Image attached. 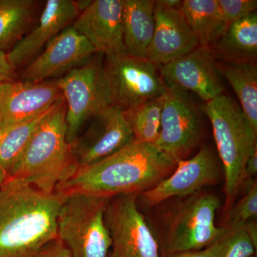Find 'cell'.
I'll use <instances>...</instances> for the list:
<instances>
[{"mask_svg":"<svg viewBox=\"0 0 257 257\" xmlns=\"http://www.w3.org/2000/svg\"><path fill=\"white\" fill-rule=\"evenodd\" d=\"M109 257H112V256H111L110 253H109Z\"/></svg>","mask_w":257,"mask_h":257,"instance_id":"836d02e7","label":"cell"},{"mask_svg":"<svg viewBox=\"0 0 257 257\" xmlns=\"http://www.w3.org/2000/svg\"><path fill=\"white\" fill-rule=\"evenodd\" d=\"M181 11L201 46L211 48L225 31L216 0H184Z\"/></svg>","mask_w":257,"mask_h":257,"instance_id":"603a6c76","label":"cell"},{"mask_svg":"<svg viewBox=\"0 0 257 257\" xmlns=\"http://www.w3.org/2000/svg\"><path fill=\"white\" fill-rule=\"evenodd\" d=\"M246 192L241 199L227 211L221 227L229 229L241 226L248 221L256 219L257 216V183L247 184Z\"/></svg>","mask_w":257,"mask_h":257,"instance_id":"4316f807","label":"cell"},{"mask_svg":"<svg viewBox=\"0 0 257 257\" xmlns=\"http://www.w3.org/2000/svg\"><path fill=\"white\" fill-rule=\"evenodd\" d=\"M104 55L96 53L85 64L55 80L63 95L67 112V141L73 143L87 121L111 105L104 77Z\"/></svg>","mask_w":257,"mask_h":257,"instance_id":"8992f818","label":"cell"},{"mask_svg":"<svg viewBox=\"0 0 257 257\" xmlns=\"http://www.w3.org/2000/svg\"><path fill=\"white\" fill-rule=\"evenodd\" d=\"M103 67L111 105L121 110L165 94L160 69L147 58L127 54L104 56Z\"/></svg>","mask_w":257,"mask_h":257,"instance_id":"ba28073f","label":"cell"},{"mask_svg":"<svg viewBox=\"0 0 257 257\" xmlns=\"http://www.w3.org/2000/svg\"><path fill=\"white\" fill-rule=\"evenodd\" d=\"M219 199L197 192L189 196L172 213L162 241V254L199 251L210 246L226 232L215 224Z\"/></svg>","mask_w":257,"mask_h":257,"instance_id":"52a82bcc","label":"cell"},{"mask_svg":"<svg viewBox=\"0 0 257 257\" xmlns=\"http://www.w3.org/2000/svg\"><path fill=\"white\" fill-rule=\"evenodd\" d=\"M257 173V148L248 156L245 164V175L247 180L256 177Z\"/></svg>","mask_w":257,"mask_h":257,"instance_id":"1f68e13d","label":"cell"},{"mask_svg":"<svg viewBox=\"0 0 257 257\" xmlns=\"http://www.w3.org/2000/svg\"><path fill=\"white\" fill-rule=\"evenodd\" d=\"M64 196L31 187L0 184V257H38L57 239V220Z\"/></svg>","mask_w":257,"mask_h":257,"instance_id":"7a4b0ae2","label":"cell"},{"mask_svg":"<svg viewBox=\"0 0 257 257\" xmlns=\"http://www.w3.org/2000/svg\"><path fill=\"white\" fill-rule=\"evenodd\" d=\"M159 69L165 84L195 93L206 102L223 94L224 86L210 47L199 45Z\"/></svg>","mask_w":257,"mask_h":257,"instance_id":"9a60e30c","label":"cell"},{"mask_svg":"<svg viewBox=\"0 0 257 257\" xmlns=\"http://www.w3.org/2000/svg\"><path fill=\"white\" fill-rule=\"evenodd\" d=\"M154 0H124L123 41L126 54L146 58L155 31Z\"/></svg>","mask_w":257,"mask_h":257,"instance_id":"ffe728a7","label":"cell"},{"mask_svg":"<svg viewBox=\"0 0 257 257\" xmlns=\"http://www.w3.org/2000/svg\"><path fill=\"white\" fill-rule=\"evenodd\" d=\"M219 176L217 157L208 146L195 156L179 161L175 170L153 188L141 194L148 207L158 205L174 197H189L205 186L216 183Z\"/></svg>","mask_w":257,"mask_h":257,"instance_id":"4fadbf2b","label":"cell"},{"mask_svg":"<svg viewBox=\"0 0 257 257\" xmlns=\"http://www.w3.org/2000/svg\"><path fill=\"white\" fill-rule=\"evenodd\" d=\"M256 246L244 224L226 229L219 239L216 257H251L256 255Z\"/></svg>","mask_w":257,"mask_h":257,"instance_id":"484cf974","label":"cell"},{"mask_svg":"<svg viewBox=\"0 0 257 257\" xmlns=\"http://www.w3.org/2000/svg\"><path fill=\"white\" fill-rule=\"evenodd\" d=\"M165 84L160 133L155 145L177 163L200 142L202 111L188 92Z\"/></svg>","mask_w":257,"mask_h":257,"instance_id":"9c48e42d","label":"cell"},{"mask_svg":"<svg viewBox=\"0 0 257 257\" xmlns=\"http://www.w3.org/2000/svg\"><path fill=\"white\" fill-rule=\"evenodd\" d=\"M16 71L12 67L8 55L0 51V82L16 79Z\"/></svg>","mask_w":257,"mask_h":257,"instance_id":"4dcf8cb0","label":"cell"},{"mask_svg":"<svg viewBox=\"0 0 257 257\" xmlns=\"http://www.w3.org/2000/svg\"><path fill=\"white\" fill-rule=\"evenodd\" d=\"M123 11L124 0L89 1L72 25L99 53L125 55Z\"/></svg>","mask_w":257,"mask_h":257,"instance_id":"2e32d148","label":"cell"},{"mask_svg":"<svg viewBox=\"0 0 257 257\" xmlns=\"http://www.w3.org/2000/svg\"><path fill=\"white\" fill-rule=\"evenodd\" d=\"M38 257H73L72 253L60 240H54L47 244Z\"/></svg>","mask_w":257,"mask_h":257,"instance_id":"f1b7e54d","label":"cell"},{"mask_svg":"<svg viewBox=\"0 0 257 257\" xmlns=\"http://www.w3.org/2000/svg\"><path fill=\"white\" fill-rule=\"evenodd\" d=\"M52 107L36 117L0 130V184L6 179L40 121Z\"/></svg>","mask_w":257,"mask_h":257,"instance_id":"cb8c5ba5","label":"cell"},{"mask_svg":"<svg viewBox=\"0 0 257 257\" xmlns=\"http://www.w3.org/2000/svg\"><path fill=\"white\" fill-rule=\"evenodd\" d=\"M218 248H219V240L209 247L199 250V251H182V252L169 253V254H162L160 257H216Z\"/></svg>","mask_w":257,"mask_h":257,"instance_id":"f546056e","label":"cell"},{"mask_svg":"<svg viewBox=\"0 0 257 257\" xmlns=\"http://www.w3.org/2000/svg\"><path fill=\"white\" fill-rule=\"evenodd\" d=\"M219 73L227 79L241 108L253 130L257 132V66L256 62H221Z\"/></svg>","mask_w":257,"mask_h":257,"instance_id":"44dd1931","label":"cell"},{"mask_svg":"<svg viewBox=\"0 0 257 257\" xmlns=\"http://www.w3.org/2000/svg\"><path fill=\"white\" fill-rule=\"evenodd\" d=\"M88 2L47 1L36 26L7 53L8 60L15 70L30 63L54 37L72 25Z\"/></svg>","mask_w":257,"mask_h":257,"instance_id":"e0dca14e","label":"cell"},{"mask_svg":"<svg viewBox=\"0 0 257 257\" xmlns=\"http://www.w3.org/2000/svg\"><path fill=\"white\" fill-rule=\"evenodd\" d=\"M138 194L111 198L105 222L111 238L112 257H160V244L139 211Z\"/></svg>","mask_w":257,"mask_h":257,"instance_id":"30bf717a","label":"cell"},{"mask_svg":"<svg viewBox=\"0 0 257 257\" xmlns=\"http://www.w3.org/2000/svg\"><path fill=\"white\" fill-rule=\"evenodd\" d=\"M163 96L123 111L135 141L155 145L161 130Z\"/></svg>","mask_w":257,"mask_h":257,"instance_id":"d4e9b609","label":"cell"},{"mask_svg":"<svg viewBox=\"0 0 257 257\" xmlns=\"http://www.w3.org/2000/svg\"><path fill=\"white\" fill-rule=\"evenodd\" d=\"M176 166L156 145L135 140L111 156L77 169L57 185L55 192L63 196L84 194L107 199L140 195L168 177Z\"/></svg>","mask_w":257,"mask_h":257,"instance_id":"6da1fadb","label":"cell"},{"mask_svg":"<svg viewBox=\"0 0 257 257\" xmlns=\"http://www.w3.org/2000/svg\"><path fill=\"white\" fill-rule=\"evenodd\" d=\"M66 112L63 97L40 121L4 182L52 194L59 184L75 173L79 167L67 141Z\"/></svg>","mask_w":257,"mask_h":257,"instance_id":"3957f363","label":"cell"},{"mask_svg":"<svg viewBox=\"0 0 257 257\" xmlns=\"http://www.w3.org/2000/svg\"><path fill=\"white\" fill-rule=\"evenodd\" d=\"M91 121L85 133L69 144L79 168L104 160L135 140L119 108L109 106Z\"/></svg>","mask_w":257,"mask_h":257,"instance_id":"8fae6325","label":"cell"},{"mask_svg":"<svg viewBox=\"0 0 257 257\" xmlns=\"http://www.w3.org/2000/svg\"><path fill=\"white\" fill-rule=\"evenodd\" d=\"M219 19L224 30L236 20L255 13L256 0H216Z\"/></svg>","mask_w":257,"mask_h":257,"instance_id":"83f0119b","label":"cell"},{"mask_svg":"<svg viewBox=\"0 0 257 257\" xmlns=\"http://www.w3.org/2000/svg\"><path fill=\"white\" fill-rule=\"evenodd\" d=\"M62 98L55 81L0 82V130L36 117Z\"/></svg>","mask_w":257,"mask_h":257,"instance_id":"5bb4252c","label":"cell"},{"mask_svg":"<svg viewBox=\"0 0 257 257\" xmlns=\"http://www.w3.org/2000/svg\"><path fill=\"white\" fill-rule=\"evenodd\" d=\"M202 109L210 120L218 155L224 167V210L228 211L235 204L240 191L248 184L245 164L257 148V132L241 106L224 94L207 101Z\"/></svg>","mask_w":257,"mask_h":257,"instance_id":"277c9868","label":"cell"},{"mask_svg":"<svg viewBox=\"0 0 257 257\" xmlns=\"http://www.w3.org/2000/svg\"><path fill=\"white\" fill-rule=\"evenodd\" d=\"M251 257H256V255H253V256H252Z\"/></svg>","mask_w":257,"mask_h":257,"instance_id":"d6a6232c","label":"cell"},{"mask_svg":"<svg viewBox=\"0 0 257 257\" xmlns=\"http://www.w3.org/2000/svg\"><path fill=\"white\" fill-rule=\"evenodd\" d=\"M155 26L146 58L158 67L187 55L199 46L197 37L189 28L180 8L171 6L166 0L155 1Z\"/></svg>","mask_w":257,"mask_h":257,"instance_id":"ac0fdd59","label":"cell"},{"mask_svg":"<svg viewBox=\"0 0 257 257\" xmlns=\"http://www.w3.org/2000/svg\"><path fill=\"white\" fill-rule=\"evenodd\" d=\"M109 199L84 194L64 196L57 216V239L73 257H109L111 238L104 214Z\"/></svg>","mask_w":257,"mask_h":257,"instance_id":"5b68a950","label":"cell"},{"mask_svg":"<svg viewBox=\"0 0 257 257\" xmlns=\"http://www.w3.org/2000/svg\"><path fill=\"white\" fill-rule=\"evenodd\" d=\"M99 53L85 37L69 25L54 37L46 48L24 67L21 80L44 82L67 74Z\"/></svg>","mask_w":257,"mask_h":257,"instance_id":"7c38bea8","label":"cell"},{"mask_svg":"<svg viewBox=\"0 0 257 257\" xmlns=\"http://www.w3.org/2000/svg\"><path fill=\"white\" fill-rule=\"evenodd\" d=\"M210 49L214 60L221 62H256V12L230 24Z\"/></svg>","mask_w":257,"mask_h":257,"instance_id":"d6986e66","label":"cell"},{"mask_svg":"<svg viewBox=\"0 0 257 257\" xmlns=\"http://www.w3.org/2000/svg\"><path fill=\"white\" fill-rule=\"evenodd\" d=\"M37 3L33 0H0V51L8 53L26 35Z\"/></svg>","mask_w":257,"mask_h":257,"instance_id":"7402d4cb","label":"cell"}]
</instances>
